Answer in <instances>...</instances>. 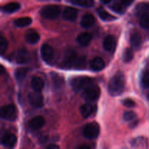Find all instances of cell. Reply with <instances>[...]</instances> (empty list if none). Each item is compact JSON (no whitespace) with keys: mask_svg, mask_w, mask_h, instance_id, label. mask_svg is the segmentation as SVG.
I'll return each mask as SVG.
<instances>
[{"mask_svg":"<svg viewBox=\"0 0 149 149\" xmlns=\"http://www.w3.org/2000/svg\"><path fill=\"white\" fill-rule=\"evenodd\" d=\"M143 7L144 12L146 13V10H149V4L148 3H143Z\"/></svg>","mask_w":149,"mask_h":149,"instance_id":"38","label":"cell"},{"mask_svg":"<svg viewBox=\"0 0 149 149\" xmlns=\"http://www.w3.org/2000/svg\"><path fill=\"white\" fill-rule=\"evenodd\" d=\"M100 95V90L98 86L95 85V84H93L83 92V97L89 103L97 100Z\"/></svg>","mask_w":149,"mask_h":149,"instance_id":"7","label":"cell"},{"mask_svg":"<svg viewBox=\"0 0 149 149\" xmlns=\"http://www.w3.org/2000/svg\"><path fill=\"white\" fill-rule=\"evenodd\" d=\"M132 2H133L132 1H111L109 8L114 13H118L119 15H122L125 13L127 7H129Z\"/></svg>","mask_w":149,"mask_h":149,"instance_id":"9","label":"cell"},{"mask_svg":"<svg viewBox=\"0 0 149 149\" xmlns=\"http://www.w3.org/2000/svg\"><path fill=\"white\" fill-rule=\"evenodd\" d=\"M29 102L31 106L36 109H39L43 106L44 105V97L41 92L33 91L32 93H29Z\"/></svg>","mask_w":149,"mask_h":149,"instance_id":"8","label":"cell"},{"mask_svg":"<svg viewBox=\"0 0 149 149\" xmlns=\"http://www.w3.org/2000/svg\"><path fill=\"white\" fill-rule=\"evenodd\" d=\"M40 52L42 59L45 63L48 64L52 63L54 59V52L50 45H49L48 44L42 45Z\"/></svg>","mask_w":149,"mask_h":149,"instance_id":"10","label":"cell"},{"mask_svg":"<svg viewBox=\"0 0 149 149\" xmlns=\"http://www.w3.org/2000/svg\"><path fill=\"white\" fill-rule=\"evenodd\" d=\"M83 135L87 139H95L100 133V127L96 122H90L83 128Z\"/></svg>","mask_w":149,"mask_h":149,"instance_id":"6","label":"cell"},{"mask_svg":"<svg viewBox=\"0 0 149 149\" xmlns=\"http://www.w3.org/2000/svg\"><path fill=\"white\" fill-rule=\"evenodd\" d=\"M1 116L2 119L10 122H14L17 118V111L15 106L8 104L1 109Z\"/></svg>","mask_w":149,"mask_h":149,"instance_id":"5","label":"cell"},{"mask_svg":"<svg viewBox=\"0 0 149 149\" xmlns=\"http://www.w3.org/2000/svg\"><path fill=\"white\" fill-rule=\"evenodd\" d=\"M76 149H92V148L88 144H81V145L78 146Z\"/></svg>","mask_w":149,"mask_h":149,"instance_id":"36","label":"cell"},{"mask_svg":"<svg viewBox=\"0 0 149 149\" xmlns=\"http://www.w3.org/2000/svg\"><path fill=\"white\" fill-rule=\"evenodd\" d=\"M14 61L18 64H24L29 62L30 59L29 52L25 48L17 49L14 55Z\"/></svg>","mask_w":149,"mask_h":149,"instance_id":"11","label":"cell"},{"mask_svg":"<svg viewBox=\"0 0 149 149\" xmlns=\"http://www.w3.org/2000/svg\"><path fill=\"white\" fill-rule=\"evenodd\" d=\"M105 66H106V64H105L104 61L99 57L93 58L90 62V68L94 71H101L105 68Z\"/></svg>","mask_w":149,"mask_h":149,"instance_id":"16","label":"cell"},{"mask_svg":"<svg viewBox=\"0 0 149 149\" xmlns=\"http://www.w3.org/2000/svg\"><path fill=\"white\" fill-rule=\"evenodd\" d=\"M140 24L143 29H149V13L148 12L141 15L140 18Z\"/></svg>","mask_w":149,"mask_h":149,"instance_id":"30","label":"cell"},{"mask_svg":"<svg viewBox=\"0 0 149 149\" xmlns=\"http://www.w3.org/2000/svg\"><path fill=\"white\" fill-rule=\"evenodd\" d=\"M51 78H52V84H53L54 88L56 90L62 88L63 87L65 81H64L63 78L59 74H55V73H52L51 74Z\"/></svg>","mask_w":149,"mask_h":149,"instance_id":"22","label":"cell"},{"mask_svg":"<svg viewBox=\"0 0 149 149\" xmlns=\"http://www.w3.org/2000/svg\"><path fill=\"white\" fill-rule=\"evenodd\" d=\"M94 109L90 103H86L80 107V113L84 118H87L93 113Z\"/></svg>","mask_w":149,"mask_h":149,"instance_id":"25","label":"cell"},{"mask_svg":"<svg viewBox=\"0 0 149 149\" xmlns=\"http://www.w3.org/2000/svg\"><path fill=\"white\" fill-rule=\"evenodd\" d=\"M69 2L74 5L83 7H91L95 4L94 1H91V0H71Z\"/></svg>","mask_w":149,"mask_h":149,"instance_id":"29","label":"cell"},{"mask_svg":"<svg viewBox=\"0 0 149 149\" xmlns=\"http://www.w3.org/2000/svg\"><path fill=\"white\" fill-rule=\"evenodd\" d=\"M32 20L30 17H22L16 19L14 21V24L17 27H26L31 23Z\"/></svg>","mask_w":149,"mask_h":149,"instance_id":"27","label":"cell"},{"mask_svg":"<svg viewBox=\"0 0 149 149\" xmlns=\"http://www.w3.org/2000/svg\"><path fill=\"white\" fill-rule=\"evenodd\" d=\"M116 47V41L113 35H107L103 40V48L109 52H114Z\"/></svg>","mask_w":149,"mask_h":149,"instance_id":"14","label":"cell"},{"mask_svg":"<svg viewBox=\"0 0 149 149\" xmlns=\"http://www.w3.org/2000/svg\"><path fill=\"white\" fill-rule=\"evenodd\" d=\"M29 69L28 68H19L15 71V78L17 81H23L29 73Z\"/></svg>","mask_w":149,"mask_h":149,"instance_id":"26","label":"cell"},{"mask_svg":"<svg viewBox=\"0 0 149 149\" xmlns=\"http://www.w3.org/2000/svg\"><path fill=\"white\" fill-rule=\"evenodd\" d=\"M135 117H136V114H135V112L132 111H127L125 112L123 115L124 120L127 121V122L134 120Z\"/></svg>","mask_w":149,"mask_h":149,"instance_id":"33","label":"cell"},{"mask_svg":"<svg viewBox=\"0 0 149 149\" xmlns=\"http://www.w3.org/2000/svg\"><path fill=\"white\" fill-rule=\"evenodd\" d=\"M25 39L27 43L31 44V45H35L40 39V35L35 31L31 30L26 33Z\"/></svg>","mask_w":149,"mask_h":149,"instance_id":"19","label":"cell"},{"mask_svg":"<svg viewBox=\"0 0 149 149\" xmlns=\"http://www.w3.org/2000/svg\"><path fill=\"white\" fill-rule=\"evenodd\" d=\"M97 15H99V17L102 19L104 21H113V20H115L116 19V17L115 16L112 15L110 13H108L106 10H105L103 8H98L97 10Z\"/></svg>","mask_w":149,"mask_h":149,"instance_id":"24","label":"cell"},{"mask_svg":"<svg viewBox=\"0 0 149 149\" xmlns=\"http://www.w3.org/2000/svg\"><path fill=\"white\" fill-rule=\"evenodd\" d=\"M20 5L17 2H10L4 4L1 7V10L5 13H13L20 9Z\"/></svg>","mask_w":149,"mask_h":149,"instance_id":"23","label":"cell"},{"mask_svg":"<svg viewBox=\"0 0 149 149\" xmlns=\"http://www.w3.org/2000/svg\"><path fill=\"white\" fill-rule=\"evenodd\" d=\"M61 7L56 4H49L42 7L40 10V15L45 19L54 20L61 14Z\"/></svg>","mask_w":149,"mask_h":149,"instance_id":"3","label":"cell"},{"mask_svg":"<svg viewBox=\"0 0 149 149\" xmlns=\"http://www.w3.org/2000/svg\"><path fill=\"white\" fill-rule=\"evenodd\" d=\"M122 104L127 108H132L135 106V103L134 100L130 98H126L122 101Z\"/></svg>","mask_w":149,"mask_h":149,"instance_id":"35","label":"cell"},{"mask_svg":"<svg viewBox=\"0 0 149 149\" xmlns=\"http://www.w3.org/2000/svg\"><path fill=\"white\" fill-rule=\"evenodd\" d=\"M141 85L144 88H149V72H146L141 78Z\"/></svg>","mask_w":149,"mask_h":149,"instance_id":"34","label":"cell"},{"mask_svg":"<svg viewBox=\"0 0 149 149\" xmlns=\"http://www.w3.org/2000/svg\"><path fill=\"white\" fill-rule=\"evenodd\" d=\"M46 149H60V147L56 144H51Z\"/></svg>","mask_w":149,"mask_h":149,"instance_id":"37","label":"cell"},{"mask_svg":"<svg viewBox=\"0 0 149 149\" xmlns=\"http://www.w3.org/2000/svg\"><path fill=\"white\" fill-rule=\"evenodd\" d=\"M78 16V11L74 7H68L64 10L63 17L67 21H74Z\"/></svg>","mask_w":149,"mask_h":149,"instance_id":"15","label":"cell"},{"mask_svg":"<svg viewBox=\"0 0 149 149\" xmlns=\"http://www.w3.org/2000/svg\"><path fill=\"white\" fill-rule=\"evenodd\" d=\"M142 36L138 31H132L130 35V44L132 48L139 49L142 45Z\"/></svg>","mask_w":149,"mask_h":149,"instance_id":"17","label":"cell"},{"mask_svg":"<svg viewBox=\"0 0 149 149\" xmlns=\"http://www.w3.org/2000/svg\"><path fill=\"white\" fill-rule=\"evenodd\" d=\"M8 47V42L3 36H0V53L3 55L6 52Z\"/></svg>","mask_w":149,"mask_h":149,"instance_id":"32","label":"cell"},{"mask_svg":"<svg viewBox=\"0 0 149 149\" xmlns=\"http://www.w3.org/2000/svg\"><path fill=\"white\" fill-rule=\"evenodd\" d=\"M78 55L77 52L74 49H68L64 52L63 58L62 61V67L65 69H70V68H74V64L77 61Z\"/></svg>","mask_w":149,"mask_h":149,"instance_id":"4","label":"cell"},{"mask_svg":"<svg viewBox=\"0 0 149 149\" xmlns=\"http://www.w3.org/2000/svg\"><path fill=\"white\" fill-rule=\"evenodd\" d=\"M126 79L123 73L118 72L111 79L109 83V94L112 96H119L125 91Z\"/></svg>","mask_w":149,"mask_h":149,"instance_id":"1","label":"cell"},{"mask_svg":"<svg viewBox=\"0 0 149 149\" xmlns=\"http://www.w3.org/2000/svg\"><path fill=\"white\" fill-rule=\"evenodd\" d=\"M1 145L7 148H13L17 143V137L13 133L7 132L1 138Z\"/></svg>","mask_w":149,"mask_h":149,"instance_id":"12","label":"cell"},{"mask_svg":"<svg viewBox=\"0 0 149 149\" xmlns=\"http://www.w3.org/2000/svg\"><path fill=\"white\" fill-rule=\"evenodd\" d=\"M31 86L34 91L41 92L45 87V81L40 77H35L31 81Z\"/></svg>","mask_w":149,"mask_h":149,"instance_id":"21","label":"cell"},{"mask_svg":"<svg viewBox=\"0 0 149 149\" xmlns=\"http://www.w3.org/2000/svg\"><path fill=\"white\" fill-rule=\"evenodd\" d=\"M45 119L42 116H36L32 118L29 122V127L30 130L33 131H36L42 128L45 125Z\"/></svg>","mask_w":149,"mask_h":149,"instance_id":"13","label":"cell"},{"mask_svg":"<svg viewBox=\"0 0 149 149\" xmlns=\"http://www.w3.org/2000/svg\"><path fill=\"white\" fill-rule=\"evenodd\" d=\"M71 87L74 92H84L87 88L92 86L93 81L92 79L87 77H74L70 81Z\"/></svg>","mask_w":149,"mask_h":149,"instance_id":"2","label":"cell"},{"mask_svg":"<svg viewBox=\"0 0 149 149\" xmlns=\"http://www.w3.org/2000/svg\"><path fill=\"white\" fill-rule=\"evenodd\" d=\"M91 33H88V32H83V33H79L77 37V42L78 44H79L81 46L86 47L90 43L92 40Z\"/></svg>","mask_w":149,"mask_h":149,"instance_id":"18","label":"cell"},{"mask_svg":"<svg viewBox=\"0 0 149 149\" xmlns=\"http://www.w3.org/2000/svg\"><path fill=\"white\" fill-rule=\"evenodd\" d=\"M87 67V59L84 56H78L75 64H74V68L77 70H83Z\"/></svg>","mask_w":149,"mask_h":149,"instance_id":"28","label":"cell"},{"mask_svg":"<svg viewBox=\"0 0 149 149\" xmlns=\"http://www.w3.org/2000/svg\"><path fill=\"white\" fill-rule=\"evenodd\" d=\"M95 22V18L94 16L92 14H87L84 15L81 17V26L83 28L85 29H88V28L92 27L94 25Z\"/></svg>","mask_w":149,"mask_h":149,"instance_id":"20","label":"cell"},{"mask_svg":"<svg viewBox=\"0 0 149 149\" xmlns=\"http://www.w3.org/2000/svg\"><path fill=\"white\" fill-rule=\"evenodd\" d=\"M4 67H3L2 65H1V71H0V74H3V72H4Z\"/></svg>","mask_w":149,"mask_h":149,"instance_id":"39","label":"cell"},{"mask_svg":"<svg viewBox=\"0 0 149 149\" xmlns=\"http://www.w3.org/2000/svg\"><path fill=\"white\" fill-rule=\"evenodd\" d=\"M133 57H134V53H133V51L131 48H126L124 51V53H123V61L125 63H129L133 59Z\"/></svg>","mask_w":149,"mask_h":149,"instance_id":"31","label":"cell"}]
</instances>
